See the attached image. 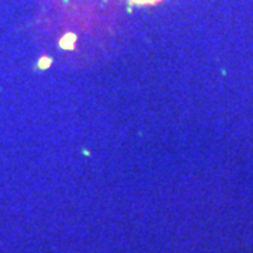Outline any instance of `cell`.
Returning a JSON list of instances; mask_svg holds the SVG:
<instances>
[{
	"mask_svg": "<svg viewBox=\"0 0 253 253\" xmlns=\"http://www.w3.org/2000/svg\"><path fill=\"white\" fill-rule=\"evenodd\" d=\"M131 1L135 3V4L146 6V4H156V3H159V1H162V0H131Z\"/></svg>",
	"mask_w": 253,
	"mask_h": 253,
	"instance_id": "cell-1",
	"label": "cell"
}]
</instances>
